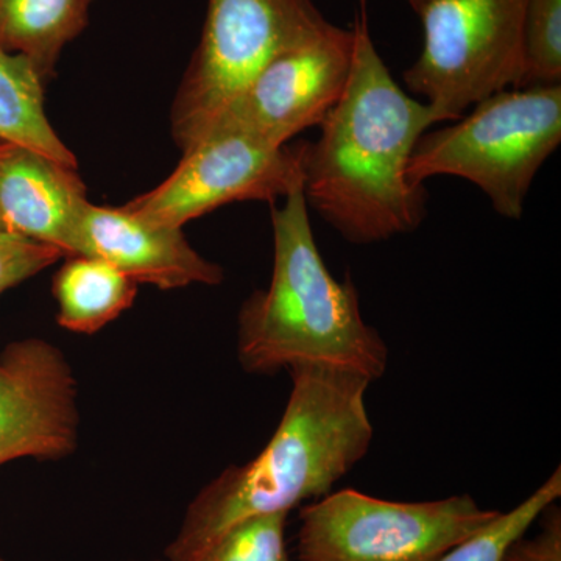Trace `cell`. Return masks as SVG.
Masks as SVG:
<instances>
[{
    "label": "cell",
    "mask_w": 561,
    "mask_h": 561,
    "mask_svg": "<svg viewBox=\"0 0 561 561\" xmlns=\"http://www.w3.org/2000/svg\"><path fill=\"white\" fill-rule=\"evenodd\" d=\"M500 515L470 494L397 502L335 491L300 512L298 561H438Z\"/></svg>",
    "instance_id": "obj_6"
},
{
    "label": "cell",
    "mask_w": 561,
    "mask_h": 561,
    "mask_svg": "<svg viewBox=\"0 0 561 561\" xmlns=\"http://www.w3.org/2000/svg\"><path fill=\"white\" fill-rule=\"evenodd\" d=\"M289 401L253 460L220 472L187 507L168 561H195L236 524L320 500L370 451V381L337 368H290Z\"/></svg>",
    "instance_id": "obj_2"
},
{
    "label": "cell",
    "mask_w": 561,
    "mask_h": 561,
    "mask_svg": "<svg viewBox=\"0 0 561 561\" xmlns=\"http://www.w3.org/2000/svg\"><path fill=\"white\" fill-rule=\"evenodd\" d=\"M561 142V84L511 88L451 125L421 136L409 181L435 176L476 184L502 217L519 220L535 176Z\"/></svg>",
    "instance_id": "obj_4"
},
{
    "label": "cell",
    "mask_w": 561,
    "mask_h": 561,
    "mask_svg": "<svg viewBox=\"0 0 561 561\" xmlns=\"http://www.w3.org/2000/svg\"><path fill=\"white\" fill-rule=\"evenodd\" d=\"M92 0H0V47L22 55L44 81L62 49L87 28Z\"/></svg>",
    "instance_id": "obj_13"
},
{
    "label": "cell",
    "mask_w": 561,
    "mask_h": 561,
    "mask_svg": "<svg viewBox=\"0 0 561 561\" xmlns=\"http://www.w3.org/2000/svg\"><path fill=\"white\" fill-rule=\"evenodd\" d=\"M305 142L272 147L241 131H217L183 151L164 183L124 206L138 219L183 228L234 202H275L302 187Z\"/></svg>",
    "instance_id": "obj_8"
},
{
    "label": "cell",
    "mask_w": 561,
    "mask_h": 561,
    "mask_svg": "<svg viewBox=\"0 0 561 561\" xmlns=\"http://www.w3.org/2000/svg\"><path fill=\"white\" fill-rule=\"evenodd\" d=\"M79 256L108 262L136 284L161 290L217 286L225 276L220 265L192 249L181 228L149 224L125 208L91 202L81 217Z\"/></svg>",
    "instance_id": "obj_12"
},
{
    "label": "cell",
    "mask_w": 561,
    "mask_h": 561,
    "mask_svg": "<svg viewBox=\"0 0 561 561\" xmlns=\"http://www.w3.org/2000/svg\"><path fill=\"white\" fill-rule=\"evenodd\" d=\"M430 2H432V0H408L409 5H411V9L415 11L416 14H420Z\"/></svg>",
    "instance_id": "obj_21"
},
{
    "label": "cell",
    "mask_w": 561,
    "mask_h": 561,
    "mask_svg": "<svg viewBox=\"0 0 561 561\" xmlns=\"http://www.w3.org/2000/svg\"><path fill=\"white\" fill-rule=\"evenodd\" d=\"M353 51V31L328 21L268 61L221 111L206 136L241 131L283 147L301 131L320 127L345 91Z\"/></svg>",
    "instance_id": "obj_9"
},
{
    "label": "cell",
    "mask_w": 561,
    "mask_h": 561,
    "mask_svg": "<svg viewBox=\"0 0 561 561\" xmlns=\"http://www.w3.org/2000/svg\"><path fill=\"white\" fill-rule=\"evenodd\" d=\"M72 367L44 339L0 351V467L20 459L61 460L79 446L80 412Z\"/></svg>",
    "instance_id": "obj_10"
},
{
    "label": "cell",
    "mask_w": 561,
    "mask_h": 561,
    "mask_svg": "<svg viewBox=\"0 0 561 561\" xmlns=\"http://www.w3.org/2000/svg\"><path fill=\"white\" fill-rule=\"evenodd\" d=\"M272 280L243 301L238 359L250 375L298 365L337 368L381 379L389 365L382 335L362 317L353 280L332 276L321 257L302 187L272 208Z\"/></svg>",
    "instance_id": "obj_3"
},
{
    "label": "cell",
    "mask_w": 561,
    "mask_h": 561,
    "mask_svg": "<svg viewBox=\"0 0 561 561\" xmlns=\"http://www.w3.org/2000/svg\"><path fill=\"white\" fill-rule=\"evenodd\" d=\"M287 516L271 513L236 524L195 561H294L286 546Z\"/></svg>",
    "instance_id": "obj_18"
},
{
    "label": "cell",
    "mask_w": 561,
    "mask_h": 561,
    "mask_svg": "<svg viewBox=\"0 0 561 561\" xmlns=\"http://www.w3.org/2000/svg\"><path fill=\"white\" fill-rule=\"evenodd\" d=\"M561 0H526L523 87L560 84Z\"/></svg>",
    "instance_id": "obj_17"
},
{
    "label": "cell",
    "mask_w": 561,
    "mask_h": 561,
    "mask_svg": "<svg viewBox=\"0 0 561 561\" xmlns=\"http://www.w3.org/2000/svg\"><path fill=\"white\" fill-rule=\"evenodd\" d=\"M540 534L511 542L500 561H561V513L551 504L545 512Z\"/></svg>",
    "instance_id": "obj_20"
},
{
    "label": "cell",
    "mask_w": 561,
    "mask_h": 561,
    "mask_svg": "<svg viewBox=\"0 0 561 561\" xmlns=\"http://www.w3.org/2000/svg\"><path fill=\"white\" fill-rule=\"evenodd\" d=\"M0 561H3L2 559H0Z\"/></svg>",
    "instance_id": "obj_23"
},
{
    "label": "cell",
    "mask_w": 561,
    "mask_h": 561,
    "mask_svg": "<svg viewBox=\"0 0 561 561\" xmlns=\"http://www.w3.org/2000/svg\"><path fill=\"white\" fill-rule=\"evenodd\" d=\"M526 0H432L419 14L423 49L405 70V87L440 124L524 79Z\"/></svg>",
    "instance_id": "obj_5"
},
{
    "label": "cell",
    "mask_w": 561,
    "mask_h": 561,
    "mask_svg": "<svg viewBox=\"0 0 561 561\" xmlns=\"http://www.w3.org/2000/svg\"><path fill=\"white\" fill-rule=\"evenodd\" d=\"M348 83L305 142L302 194L345 241L368 245L409 234L426 217V191L409 181L413 150L440 124L391 77L370 32L368 0H357Z\"/></svg>",
    "instance_id": "obj_1"
},
{
    "label": "cell",
    "mask_w": 561,
    "mask_h": 561,
    "mask_svg": "<svg viewBox=\"0 0 561 561\" xmlns=\"http://www.w3.org/2000/svg\"><path fill=\"white\" fill-rule=\"evenodd\" d=\"M327 22L312 0H209L201 43L172 106V135L180 149L205 138L268 61Z\"/></svg>",
    "instance_id": "obj_7"
},
{
    "label": "cell",
    "mask_w": 561,
    "mask_h": 561,
    "mask_svg": "<svg viewBox=\"0 0 561 561\" xmlns=\"http://www.w3.org/2000/svg\"><path fill=\"white\" fill-rule=\"evenodd\" d=\"M58 324L79 334H94L131 308L138 284L108 262L70 256L51 280Z\"/></svg>",
    "instance_id": "obj_14"
},
{
    "label": "cell",
    "mask_w": 561,
    "mask_h": 561,
    "mask_svg": "<svg viewBox=\"0 0 561 561\" xmlns=\"http://www.w3.org/2000/svg\"><path fill=\"white\" fill-rule=\"evenodd\" d=\"M157 561H160V560H157Z\"/></svg>",
    "instance_id": "obj_24"
},
{
    "label": "cell",
    "mask_w": 561,
    "mask_h": 561,
    "mask_svg": "<svg viewBox=\"0 0 561 561\" xmlns=\"http://www.w3.org/2000/svg\"><path fill=\"white\" fill-rule=\"evenodd\" d=\"M561 496V471L557 468L540 489L523 501L518 507L501 513L489 527L470 540L461 542L438 561H500L502 553L526 534L542 512Z\"/></svg>",
    "instance_id": "obj_16"
},
{
    "label": "cell",
    "mask_w": 561,
    "mask_h": 561,
    "mask_svg": "<svg viewBox=\"0 0 561 561\" xmlns=\"http://www.w3.org/2000/svg\"><path fill=\"white\" fill-rule=\"evenodd\" d=\"M0 231H5V228H3L2 217H0Z\"/></svg>",
    "instance_id": "obj_22"
},
{
    "label": "cell",
    "mask_w": 561,
    "mask_h": 561,
    "mask_svg": "<svg viewBox=\"0 0 561 561\" xmlns=\"http://www.w3.org/2000/svg\"><path fill=\"white\" fill-rule=\"evenodd\" d=\"M65 257L55 247L0 231V295Z\"/></svg>",
    "instance_id": "obj_19"
},
{
    "label": "cell",
    "mask_w": 561,
    "mask_h": 561,
    "mask_svg": "<svg viewBox=\"0 0 561 561\" xmlns=\"http://www.w3.org/2000/svg\"><path fill=\"white\" fill-rule=\"evenodd\" d=\"M44 84L46 81L27 58L0 47V139L79 168L77 158L47 119Z\"/></svg>",
    "instance_id": "obj_15"
},
{
    "label": "cell",
    "mask_w": 561,
    "mask_h": 561,
    "mask_svg": "<svg viewBox=\"0 0 561 561\" xmlns=\"http://www.w3.org/2000/svg\"><path fill=\"white\" fill-rule=\"evenodd\" d=\"M79 168L0 139V217L13 234L79 256L88 206Z\"/></svg>",
    "instance_id": "obj_11"
}]
</instances>
